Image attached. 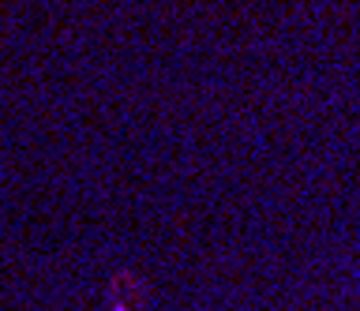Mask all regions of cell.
<instances>
[{
	"instance_id": "obj_1",
	"label": "cell",
	"mask_w": 360,
	"mask_h": 311,
	"mask_svg": "<svg viewBox=\"0 0 360 311\" xmlns=\"http://www.w3.org/2000/svg\"><path fill=\"white\" fill-rule=\"evenodd\" d=\"M135 296L146 300V289H143V282H135V277H117V282L109 285L112 311H135Z\"/></svg>"
}]
</instances>
